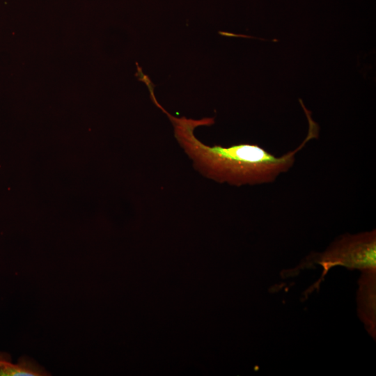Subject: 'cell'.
Returning <instances> with one entry per match:
<instances>
[{
    "label": "cell",
    "instance_id": "3957f363",
    "mask_svg": "<svg viewBox=\"0 0 376 376\" xmlns=\"http://www.w3.org/2000/svg\"><path fill=\"white\" fill-rule=\"evenodd\" d=\"M49 373L31 358L24 356L16 363L10 354L0 352V376H47Z\"/></svg>",
    "mask_w": 376,
    "mask_h": 376
},
{
    "label": "cell",
    "instance_id": "7a4b0ae2",
    "mask_svg": "<svg viewBox=\"0 0 376 376\" xmlns=\"http://www.w3.org/2000/svg\"><path fill=\"white\" fill-rule=\"evenodd\" d=\"M319 263L326 266L327 271L336 265L366 270L375 269V232L344 236L322 254Z\"/></svg>",
    "mask_w": 376,
    "mask_h": 376
},
{
    "label": "cell",
    "instance_id": "6da1fadb",
    "mask_svg": "<svg viewBox=\"0 0 376 376\" xmlns=\"http://www.w3.org/2000/svg\"><path fill=\"white\" fill-rule=\"evenodd\" d=\"M169 116L174 124L175 137L194 167L208 178L236 186L273 182L292 167L295 154L318 134V125L308 117L309 132L305 140L295 150L276 157L256 144L207 146L195 137L194 129L201 124H210L211 119L195 121Z\"/></svg>",
    "mask_w": 376,
    "mask_h": 376
}]
</instances>
